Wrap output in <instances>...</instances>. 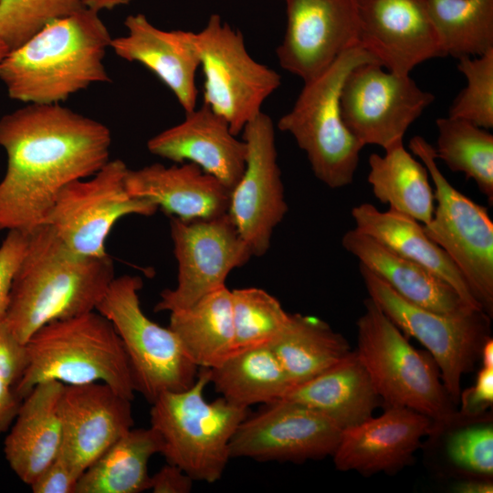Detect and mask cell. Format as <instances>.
<instances>
[{
	"instance_id": "obj_1",
	"label": "cell",
	"mask_w": 493,
	"mask_h": 493,
	"mask_svg": "<svg viewBox=\"0 0 493 493\" xmlns=\"http://www.w3.org/2000/svg\"><path fill=\"white\" fill-rule=\"evenodd\" d=\"M111 133L60 103H29L0 118L7 165L0 181V230L32 233L59 192L110 161Z\"/></svg>"
},
{
	"instance_id": "obj_2",
	"label": "cell",
	"mask_w": 493,
	"mask_h": 493,
	"mask_svg": "<svg viewBox=\"0 0 493 493\" xmlns=\"http://www.w3.org/2000/svg\"><path fill=\"white\" fill-rule=\"evenodd\" d=\"M115 278L111 258L79 255L53 227L44 224L29 234L26 255L15 277L5 320L26 343L40 328L96 310Z\"/></svg>"
},
{
	"instance_id": "obj_3",
	"label": "cell",
	"mask_w": 493,
	"mask_h": 493,
	"mask_svg": "<svg viewBox=\"0 0 493 493\" xmlns=\"http://www.w3.org/2000/svg\"><path fill=\"white\" fill-rule=\"evenodd\" d=\"M112 37L99 12L82 8L54 20L18 47L0 66L10 99L54 104L110 77L103 60Z\"/></svg>"
},
{
	"instance_id": "obj_4",
	"label": "cell",
	"mask_w": 493,
	"mask_h": 493,
	"mask_svg": "<svg viewBox=\"0 0 493 493\" xmlns=\"http://www.w3.org/2000/svg\"><path fill=\"white\" fill-rule=\"evenodd\" d=\"M356 326L354 352L387 406L425 414L434 422L435 435L471 423L459 415L430 353L415 349L371 298Z\"/></svg>"
},
{
	"instance_id": "obj_5",
	"label": "cell",
	"mask_w": 493,
	"mask_h": 493,
	"mask_svg": "<svg viewBox=\"0 0 493 493\" xmlns=\"http://www.w3.org/2000/svg\"><path fill=\"white\" fill-rule=\"evenodd\" d=\"M26 368L15 387L23 399L45 381L103 383L133 400L136 392L122 342L97 310L46 324L26 342Z\"/></svg>"
},
{
	"instance_id": "obj_6",
	"label": "cell",
	"mask_w": 493,
	"mask_h": 493,
	"mask_svg": "<svg viewBox=\"0 0 493 493\" xmlns=\"http://www.w3.org/2000/svg\"><path fill=\"white\" fill-rule=\"evenodd\" d=\"M208 369L201 368L187 389L164 392L152 403L151 426L163 442L162 455L194 481L214 483L224 474L230 456V442L248 408L223 397L208 402L205 389Z\"/></svg>"
},
{
	"instance_id": "obj_7",
	"label": "cell",
	"mask_w": 493,
	"mask_h": 493,
	"mask_svg": "<svg viewBox=\"0 0 493 493\" xmlns=\"http://www.w3.org/2000/svg\"><path fill=\"white\" fill-rule=\"evenodd\" d=\"M378 61L361 45L343 52L315 79L304 82L293 107L278 128L292 135L306 153L314 175L326 186L351 184L363 146L346 127L341 111V91L356 66Z\"/></svg>"
},
{
	"instance_id": "obj_8",
	"label": "cell",
	"mask_w": 493,
	"mask_h": 493,
	"mask_svg": "<svg viewBox=\"0 0 493 493\" xmlns=\"http://www.w3.org/2000/svg\"><path fill=\"white\" fill-rule=\"evenodd\" d=\"M141 277H115L96 310L117 331L127 354L136 392L151 404L164 392L189 388L198 374L195 366L169 327H163L143 312L139 292Z\"/></svg>"
},
{
	"instance_id": "obj_9",
	"label": "cell",
	"mask_w": 493,
	"mask_h": 493,
	"mask_svg": "<svg viewBox=\"0 0 493 493\" xmlns=\"http://www.w3.org/2000/svg\"><path fill=\"white\" fill-rule=\"evenodd\" d=\"M409 149L428 171L435 205L426 235L456 266L483 310L493 313V222L487 207L455 188L440 171L435 147L415 135Z\"/></svg>"
},
{
	"instance_id": "obj_10",
	"label": "cell",
	"mask_w": 493,
	"mask_h": 493,
	"mask_svg": "<svg viewBox=\"0 0 493 493\" xmlns=\"http://www.w3.org/2000/svg\"><path fill=\"white\" fill-rule=\"evenodd\" d=\"M359 270L369 298L433 357L448 395L457 405L462 378L473 371L485 341L490 338L491 317L482 309L444 314L419 307L403 299L365 267L359 265Z\"/></svg>"
},
{
	"instance_id": "obj_11",
	"label": "cell",
	"mask_w": 493,
	"mask_h": 493,
	"mask_svg": "<svg viewBox=\"0 0 493 493\" xmlns=\"http://www.w3.org/2000/svg\"><path fill=\"white\" fill-rule=\"evenodd\" d=\"M200 68L205 76L204 103L222 116L238 135L259 113L281 84V76L255 60L243 34L218 14L195 32Z\"/></svg>"
},
{
	"instance_id": "obj_12",
	"label": "cell",
	"mask_w": 493,
	"mask_h": 493,
	"mask_svg": "<svg viewBox=\"0 0 493 493\" xmlns=\"http://www.w3.org/2000/svg\"><path fill=\"white\" fill-rule=\"evenodd\" d=\"M128 170L122 160H110L93 175L76 180L59 192L46 224L73 252L107 257V238L120 219L156 213L153 203L128 193Z\"/></svg>"
},
{
	"instance_id": "obj_13",
	"label": "cell",
	"mask_w": 493,
	"mask_h": 493,
	"mask_svg": "<svg viewBox=\"0 0 493 493\" xmlns=\"http://www.w3.org/2000/svg\"><path fill=\"white\" fill-rule=\"evenodd\" d=\"M435 100L410 75H396L377 62L353 68L341 91L342 120L355 137L365 145L384 151L403 142L411 126Z\"/></svg>"
},
{
	"instance_id": "obj_14",
	"label": "cell",
	"mask_w": 493,
	"mask_h": 493,
	"mask_svg": "<svg viewBox=\"0 0 493 493\" xmlns=\"http://www.w3.org/2000/svg\"><path fill=\"white\" fill-rule=\"evenodd\" d=\"M170 233L177 261V284L165 288L154 310L187 308L226 286L229 273L253 257L227 213L207 219L170 217Z\"/></svg>"
},
{
	"instance_id": "obj_15",
	"label": "cell",
	"mask_w": 493,
	"mask_h": 493,
	"mask_svg": "<svg viewBox=\"0 0 493 493\" xmlns=\"http://www.w3.org/2000/svg\"><path fill=\"white\" fill-rule=\"evenodd\" d=\"M242 135L247 149L246 166L231 190L227 214L252 256L262 257L288 207L271 118L262 111L244 127Z\"/></svg>"
},
{
	"instance_id": "obj_16",
	"label": "cell",
	"mask_w": 493,
	"mask_h": 493,
	"mask_svg": "<svg viewBox=\"0 0 493 493\" xmlns=\"http://www.w3.org/2000/svg\"><path fill=\"white\" fill-rule=\"evenodd\" d=\"M341 429L330 418L295 402L263 404L239 424L230 456L300 463L332 456Z\"/></svg>"
},
{
	"instance_id": "obj_17",
	"label": "cell",
	"mask_w": 493,
	"mask_h": 493,
	"mask_svg": "<svg viewBox=\"0 0 493 493\" xmlns=\"http://www.w3.org/2000/svg\"><path fill=\"white\" fill-rule=\"evenodd\" d=\"M287 26L276 49L280 67L309 81L360 45L357 0H283Z\"/></svg>"
},
{
	"instance_id": "obj_18",
	"label": "cell",
	"mask_w": 493,
	"mask_h": 493,
	"mask_svg": "<svg viewBox=\"0 0 493 493\" xmlns=\"http://www.w3.org/2000/svg\"><path fill=\"white\" fill-rule=\"evenodd\" d=\"M360 45L385 69L410 75L445 57L426 0H357Z\"/></svg>"
},
{
	"instance_id": "obj_19",
	"label": "cell",
	"mask_w": 493,
	"mask_h": 493,
	"mask_svg": "<svg viewBox=\"0 0 493 493\" xmlns=\"http://www.w3.org/2000/svg\"><path fill=\"white\" fill-rule=\"evenodd\" d=\"M435 435L434 422L425 414L387 406L379 416L342 429L331 456L342 472L393 474L412 462L425 436Z\"/></svg>"
},
{
	"instance_id": "obj_20",
	"label": "cell",
	"mask_w": 493,
	"mask_h": 493,
	"mask_svg": "<svg viewBox=\"0 0 493 493\" xmlns=\"http://www.w3.org/2000/svg\"><path fill=\"white\" fill-rule=\"evenodd\" d=\"M61 452L80 472L133 426L131 400L103 383L64 384Z\"/></svg>"
},
{
	"instance_id": "obj_21",
	"label": "cell",
	"mask_w": 493,
	"mask_h": 493,
	"mask_svg": "<svg viewBox=\"0 0 493 493\" xmlns=\"http://www.w3.org/2000/svg\"><path fill=\"white\" fill-rule=\"evenodd\" d=\"M149 152L176 163H192L232 190L246 166V144L209 106L185 112L184 120L152 136Z\"/></svg>"
},
{
	"instance_id": "obj_22",
	"label": "cell",
	"mask_w": 493,
	"mask_h": 493,
	"mask_svg": "<svg viewBox=\"0 0 493 493\" xmlns=\"http://www.w3.org/2000/svg\"><path fill=\"white\" fill-rule=\"evenodd\" d=\"M124 26L127 34L111 39L113 52L152 71L185 112L194 110L198 98L196 72L200 68L195 32L161 29L143 14L128 16Z\"/></svg>"
},
{
	"instance_id": "obj_23",
	"label": "cell",
	"mask_w": 493,
	"mask_h": 493,
	"mask_svg": "<svg viewBox=\"0 0 493 493\" xmlns=\"http://www.w3.org/2000/svg\"><path fill=\"white\" fill-rule=\"evenodd\" d=\"M128 193L153 203L170 217L207 219L227 213L231 190L192 163L129 169Z\"/></svg>"
},
{
	"instance_id": "obj_24",
	"label": "cell",
	"mask_w": 493,
	"mask_h": 493,
	"mask_svg": "<svg viewBox=\"0 0 493 493\" xmlns=\"http://www.w3.org/2000/svg\"><path fill=\"white\" fill-rule=\"evenodd\" d=\"M64 383L45 381L22 399L4 442L14 473L30 484L58 456L63 438L60 399Z\"/></svg>"
},
{
	"instance_id": "obj_25",
	"label": "cell",
	"mask_w": 493,
	"mask_h": 493,
	"mask_svg": "<svg viewBox=\"0 0 493 493\" xmlns=\"http://www.w3.org/2000/svg\"><path fill=\"white\" fill-rule=\"evenodd\" d=\"M342 247L405 300L444 314L478 309L468 305L446 280L355 228L341 238Z\"/></svg>"
},
{
	"instance_id": "obj_26",
	"label": "cell",
	"mask_w": 493,
	"mask_h": 493,
	"mask_svg": "<svg viewBox=\"0 0 493 493\" xmlns=\"http://www.w3.org/2000/svg\"><path fill=\"white\" fill-rule=\"evenodd\" d=\"M351 215L356 230L432 271L449 283L468 305L483 310L456 266L426 235L423 224L390 208L381 211L370 203L354 206Z\"/></svg>"
},
{
	"instance_id": "obj_27",
	"label": "cell",
	"mask_w": 493,
	"mask_h": 493,
	"mask_svg": "<svg viewBox=\"0 0 493 493\" xmlns=\"http://www.w3.org/2000/svg\"><path fill=\"white\" fill-rule=\"evenodd\" d=\"M283 399L321 413L342 430L371 417L380 398L351 351L321 373L293 386Z\"/></svg>"
},
{
	"instance_id": "obj_28",
	"label": "cell",
	"mask_w": 493,
	"mask_h": 493,
	"mask_svg": "<svg viewBox=\"0 0 493 493\" xmlns=\"http://www.w3.org/2000/svg\"><path fill=\"white\" fill-rule=\"evenodd\" d=\"M169 328L189 360L210 369L235 351L231 289L226 285L170 312Z\"/></svg>"
},
{
	"instance_id": "obj_29",
	"label": "cell",
	"mask_w": 493,
	"mask_h": 493,
	"mask_svg": "<svg viewBox=\"0 0 493 493\" xmlns=\"http://www.w3.org/2000/svg\"><path fill=\"white\" fill-rule=\"evenodd\" d=\"M163 442L152 426L131 428L90 464L74 493H140L150 489L148 463Z\"/></svg>"
},
{
	"instance_id": "obj_30",
	"label": "cell",
	"mask_w": 493,
	"mask_h": 493,
	"mask_svg": "<svg viewBox=\"0 0 493 493\" xmlns=\"http://www.w3.org/2000/svg\"><path fill=\"white\" fill-rule=\"evenodd\" d=\"M208 373L225 400L245 408L283 399L292 388L268 344L235 351Z\"/></svg>"
},
{
	"instance_id": "obj_31",
	"label": "cell",
	"mask_w": 493,
	"mask_h": 493,
	"mask_svg": "<svg viewBox=\"0 0 493 493\" xmlns=\"http://www.w3.org/2000/svg\"><path fill=\"white\" fill-rule=\"evenodd\" d=\"M369 166L367 181L379 202L423 225L430 221L435 194L428 171L404 148V142L385 150L383 155L372 153Z\"/></svg>"
},
{
	"instance_id": "obj_32",
	"label": "cell",
	"mask_w": 493,
	"mask_h": 493,
	"mask_svg": "<svg viewBox=\"0 0 493 493\" xmlns=\"http://www.w3.org/2000/svg\"><path fill=\"white\" fill-rule=\"evenodd\" d=\"M268 345L292 387L317 376L351 351L344 336L326 321L299 313L290 314L286 327Z\"/></svg>"
},
{
	"instance_id": "obj_33",
	"label": "cell",
	"mask_w": 493,
	"mask_h": 493,
	"mask_svg": "<svg viewBox=\"0 0 493 493\" xmlns=\"http://www.w3.org/2000/svg\"><path fill=\"white\" fill-rule=\"evenodd\" d=\"M445 56L479 57L493 49V0H426Z\"/></svg>"
},
{
	"instance_id": "obj_34",
	"label": "cell",
	"mask_w": 493,
	"mask_h": 493,
	"mask_svg": "<svg viewBox=\"0 0 493 493\" xmlns=\"http://www.w3.org/2000/svg\"><path fill=\"white\" fill-rule=\"evenodd\" d=\"M436 159L452 172L473 180L490 205L493 203V135L488 130L454 117L438 118Z\"/></svg>"
},
{
	"instance_id": "obj_35",
	"label": "cell",
	"mask_w": 493,
	"mask_h": 493,
	"mask_svg": "<svg viewBox=\"0 0 493 493\" xmlns=\"http://www.w3.org/2000/svg\"><path fill=\"white\" fill-rule=\"evenodd\" d=\"M235 351L271 343L288 322L274 296L255 287L231 289Z\"/></svg>"
},
{
	"instance_id": "obj_36",
	"label": "cell",
	"mask_w": 493,
	"mask_h": 493,
	"mask_svg": "<svg viewBox=\"0 0 493 493\" xmlns=\"http://www.w3.org/2000/svg\"><path fill=\"white\" fill-rule=\"evenodd\" d=\"M82 8L79 0H0V37L15 49L50 22Z\"/></svg>"
},
{
	"instance_id": "obj_37",
	"label": "cell",
	"mask_w": 493,
	"mask_h": 493,
	"mask_svg": "<svg viewBox=\"0 0 493 493\" xmlns=\"http://www.w3.org/2000/svg\"><path fill=\"white\" fill-rule=\"evenodd\" d=\"M457 68L465 76L467 85L454 100L448 116L492 129L493 49L479 57L458 58Z\"/></svg>"
},
{
	"instance_id": "obj_38",
	"label": "cell",
	"mask_w": 493,
	"mask_h": 493,
	"mask_svg": "<svg viewBox=\"0 0 493 493\" xmlns=\"http://www.w3.org/2000/svg\"><path fill=\"white\" fill-rule=\"evenodd\" d=\"M446 443L451 463L467 472L489 478L493 475V426L488 420L456 425Z\"/></svg>"
},
{
	"instance_id": "obj_39",
	"label": "cell",
	"mask_w": 493,
	"mask_h": 493,
	"mask_svg": "<svg viewBox=\"0 0 493 493\" xmlns=\"http://www.w3.org/2000/svg\"><path fill=\"white\" fill-rule=\"evenodd\" d=\"M29 234L8 230L0 245V318H5L12 285L26 255Z\"/></svg>"
},
{
	"instance_id": "obj_40",
	"label": "cell",
	"mask_w": 493,
	"mask_h": 493,
	"mask_svg": "<svg viewBox=\"0 0 493 493\" xmlns=\"http://www.w3.org/2000/svg\"><path fill=\"white\" fill-rule=\"evenodd\" d=\"M26 364V343L16 338L5 318H0V380L15 388Z\"/></svg>"
},
{
	"instance_id": "obj_41",
	"label": "cell",
	"mask_w": 493,
	"mask_h": 493,
	"mask_svg": "<svg viewBox=\"0 0 493 493\" xmlns=\"http://www.w3.org/2000/svg\"><path fill=\"white\" fill-rule=\"evenodd\" d=\"M459 415L467 422L485 420V411L493 404V368L481 367L475 383L460 393Z\"/></svg>"
},
{
	"instance_id": "obj_42",
	"label": "cell",
	"mask_w": 493,
	"mask_h": 493,
	"mask_svg": "<svg viewBox=\"0 0 493 493\" xmlns=\"http://www.w3.org/2000/svg\"><path fill=\"white\" fill-rule=\"evenodd\" d=\"M81 472L61 453L30 484L34 493H74Z\"/></svg>"
},
{
	"instance_id": "obj_43",
	"label": "cell",
	"mask_w": 493,
	"mask_h": 493,
	"mask_svg": "<svg viewBox=\"0 0 493 493\" xmlns=\"http://www.w3.org/2000/svg\"><path fill=\"white\" fill-rule=\"evenodd\" d=\"M194 480L179 467L168 463L150 478L153 493H188Z\"/></svg>"
},
{
	"instance_id": "obj_44",
	"label": "cell",
	"mask_w": 493,
	"mask_h": 493,
	"mask_svg": "<svg viewBox=\"0 0 493 493\" xmlns=\"http://www.w3.org/2000/svg\"><path fill=\"white\" fill-rule=\"evenodd\" d=\"M21 401L12 385L0 380V435L9 430Z\"/></svg>"
},
{
	"instance_id": "obj_45",
	"label": "cell",
	"mask_w": 493,
	"mask_h": 493,
	"mask_svg": "<svg viewBox=\"0 0 493 493\" xmlns=\"http://www.w3.org/2000/svg\"><path fill=\"white\" fill-rule=\"evenodd\" d=\"M453 491L456 493H492L493 483L489 478H468L457 481L453 486Z\"/></svg>"
},
{
	"instance_id": "obj_46",
	"label": "cell",
	"mask_w": 493,
	"mask_h": 493,
	"mask_svg": "<svg viewBox=\"0 0 493 493\" xmlns=\"http://www.w3.org/2000/svg\"><path fill=\"white\" fill-rule=\"evenodd\" d=\"M84 7L100 12L127 5L131 0H79Z\"/></svg>"
},
{
	"instance_id": "obj_47",
	"label": "cell",
	"mask_w": 493,
	"mask_h": 493,
	"mask_svg": "<svg viewBox=\"0 0 493 493\" xmlns=\"http://www.w3.org/2000/svg\"><path fill=\"white\" fill-rule=\"evenodd\" d=\"M482 367L493 368V340L488 338L480 351Z\"/></svg>"
},
{
	"instance_id": "obj_48",
	"label": "cell",
	"mask_w": 493,
	"mask_h": 493,
	"mask_svg": "<svg viewBox=\"0 0 493 493\" xmlns=\"http://www.w3.org/2000/svg\"><path fill=\"white\" fill-rule=\"evenodd\" d=\"M10 50H9L7 45L5 43V41L0 37V66H1L4 58H5V56L7 55V53Z\"/></svg>"
}]
</instances>
